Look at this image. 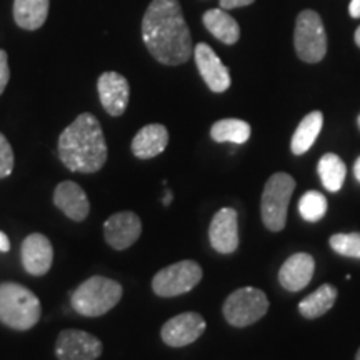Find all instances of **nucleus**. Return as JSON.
Listing matches in <instances>:
<instances>
[{
    "mask_svg": "<svg viewBox=\"0 0 360 360\" xmlns=\"http://www.w3.org/2000/svg\"><path fill=\"white\" fill-rule=\"evenodd\" d=\"M142 39L164 65H180L193 53L192 35L179 0H152L143 13Z\"/></svg>",
    "mask_w": 360,
    "mask_h": 360,
    "instance_id": "obj_1",
    "label": "nucleus"
},
{
    "mask_svg": "<svg viewBox=\"0 0 360 360\" xmlns=\"http://www.w3.org/2000/svg\"><path fill=\"white\" fill-rule=\"evenodd\" d=\"M58 157L72 172L96 174L107 162V142L96 115L80 114L60 134Z\"/></svg>",
    "mask_w": 360,
    "mask_h": 360,
    "instance_id": "obj_2",
    "label": "nucleus"
},
{
    "mask_svg": "<svg viewBox=\"0 0 360 360\" xmlns=\"http://www.w3.org/2000/svg\"><path fill=\"white\" fill-rule=\"evenodd\" d=\"M39 297L15 282L0 283V322L13 330H29L40 319Z\"/></svg>",
    "mask_w": 360,
    "mask_h": 360,
    "instance_id": "obj_3",
    "label": "nucleus"
},
{
    "mask_svg": "<svg viewBox=\"0 0 360 360\" xmlns=\"http://www.w3.org/2000/svg\"><path fill=\"white\" fill-rule=\"evenodd\" d=\"M122 299V285L112 278L96 276L80 283L70 297L72 309L84 317H101Z\"/></svg>",
    "mask_w": 360,
    "mask_h": 360,
    "instance_id": "obj_4",
    "label": "nucleus"
},
{
    "mask_svg": "<svg viewBox=\"0 0 360 360\" xmlns=\"http://www.w3.org/2000/svg\"><path fill=\"white\" fill-rule=\"evenodd\" d=\"M295 180L285 172H277L267 180L262 193L260 214L269 231L281 232L287 224V209L294 193Z\"/></svg>",
    "mask_w": 360,
    "mask_h": 360,
    "instance_id": "obj_5",
    "label": "nucleus"
},
{
    "mask_svg": "<svg viewBox=\"0 0 360 360\" xmlns=\"http://www.w3.org/2000/svg\"><path fill=\"white\" fill-rule=\"evenodd\" d=\"M295 52L300 60L317 64L327 53V34L317 12L304 11L299 13L294 32Z\"/></svg>",
    "mask_w": 360,
    "mask_h": 360,
    "instance_id": "obj_6",
    "label": "nucleus"
},
{
    "mask_svg": "<svg viewBox=\"0 0 360 360\" xmlns=\"http://www.w3.org/2000/svg\"><path fill=\"white\" fill-rule=\"evenodd\" d=\"M269 310L267 295L255 287H242L224 302V317L233 327H247L260 321Z\"/></svg>",
    "mask_w": 360,
    "mask_h": 360,
    "instance_id": "obj_7",
    "label": "nucleus"
},
{
    "mask_svg": "<svg viewBox=\"0 0 360 360\" xmlns=\"http://www.w3.org/2000/svg\"><path fill=\"white\" fill-rule=\"evenodd\" d=\"M202 281V267L193 260H182L159 270L152 289L159 297H177L191 292Z\"/></svg>",
    "mask_w": 360,
    "mask_h": 360,
    "instance_id": "obj_8",
    "label": "nucleus"
},
{
    "mask_svg": "<svg viewBox=\"0 0 360 360\" xmlns=\"http://www.w3.org/2000/svg\"><path fill=\"white\" fill-rule=\"evenodd\" d=\"M103 345L96 335L75 328L58 334L56 355L58 360H96L102 355Z\"/></svg>",
    "mask_w": 360,
    "mask_h": 360,
    "instance_id": "obj_9",
    "label": "nucleus"
},
{
    "mask_svg": "<svg viewBox=\"0 0 360 360\" xmlns=\"http://www.w3.org/2000/svg\"><path fill=\"white\" fill-rule=\"evenodd\" d=\"M205 327L207 323L200 314L186 312L165 322L160 337L170 347H186L204 334Z\"/></svg>",
    "mask_w": 360,
    "mask_h": 360,
    "instance_id": "obj_10",
    "label": "nucleus"
},
{
    "mask_svg": "<svg viewBox=\"0 0 360 360\" xmlns=\"http://www.w3.org/2000/svg\"><path fill=\"white\" fill-rule=\"evenodd\" d=\"M193 57H195L197 69H199L202 79L212 92L222 94L231 87V74L229 69L222 64V60L214 52V49L207 44H197L193 47Z\"/></svg>",
    "mask_w": 360,
    "mask_h": 360,
    "instance_id": "obj_11",
    "label": "nucleus"
},
{
    "mask_svg": "<svg viewBox=\"0 0 360 360\" xmlns=\"http://www.w3.org/2000/svg\"><path fill=\"white\" fill-rule=\"evenodd\" d=\"M142 232V222L137 214L119 212L110 215L103 224V237L115 250H125L137 242Z\"/></svg>",
    "mask_w": 360,
    "mask_h": 360,
    "instance_id": "obj_12",
    "label": "nucleus"
},
{
    "mask_svg": "<svg viewBox=\"0 0 360 360\" xmlns=\"http://www.w3.org/2000/svg\"><path fill=\"white\" fill-rule=\"evenodd\" d=\"M97 90L102 107L112 117L124 114L130 98V87L124 75H120L119 72H103L98 77Z\"/></svg>",
    "mask_w": 360,
    "mask_h": 360,
    "instance_id": "obj_13",
    "label": "nucleus"
},
{
    "mask_svg": "<svg viewBox=\"0 0 360 360\" xmlns=\"http://www.w3.org/2000/svg\"><path fill=\"white\" fill-rule=\"evenodd\" d=\"M210 245L219 254H233L238 247V215L231 207L220 209L209 227Z\"/></svg>",
    "mask_w": 360,
    "mask_h": 360,
    "instance_id": "obj_14",
    "label": "nucleus"
},
{
    "mask_svg": "<svg viewBox=\"0 0 360 360\" xmlns=\"http://www.w3.org/2000/svg\"><path fill=\"white\" fill-rule=\"evenodd\" d=\"M22 265L30 276H45L52 267L53 247L42 233H30L22 244Z\"/></svg>",
    "mask_w": 360,
    "mask_h": 360,
    "instance_id": "obj_15",
    "label": "nucleus"
},
{
    "mask_svg": "<svg viewBox=\"0 0 360 360\" xmlns=\"http://www.w3.org/2000/svg\"><path fill=\"white\" fill-rule=\"evenodd\" d=\"M314 270L315 260L312 255L299 252V254L290 255L283 262L281 272H278V281H281V285L285 290L299 292L305 289L312 281Z\"/></svg>",
    "mask_w": 360,
    "mask_h": 360,
    "instance_id": "obj_16",
    "label": "nucleus"
},
{
    "mask_svg": "<svg viewBox=\"0 0 360 360\" xmlns=\"http://www.w3.org/2000/svg\"><path fill=\"white\" fill-rule=\"evenodd\" d=\"M53 204L57 205V209H60L67 217L75 220V222H82L89 217L90 212V202L85 195L84 188L79 184L65 182L58 184L53 192Z\"/></svg>",
    "mask_w": 360,
    "mask_h": 360,
    "instance_id": "obj_17",
    "label": "nucleus"
},
{
    "mask_svg": "<svg viewBox=\"0 0 360 360\" xmlns=\"http://www.w3.org/2000/svg\"><path fill=\"white\" fill-rule=\"evenodd\" d=\"M169 143V130L162 124H150L141 129L132 141V154L137 159H154L165 150Z\"/></svg>",
    "mask_w": 360,
    "mask_h": 360,
    "instance_id": "obj_18",
    "label": "nucleus"
},
{
    "mask_svg": "<svg viewBox=\"0 0 360 360\" xmlns=\"http://www.w3.org/2000/svg\"><path fill=\"white\" fill-rule=\"evenodd\" d=\"M205 29L222 44L233 45L240 37V27L224 8H210L202 17Z\"/></svg>",
    "mask_w": 360,
    "mask_h": 360,
    "instance_id": "obj_19",
    "label": "nucleus"
},
{
    "mask_svg": "<svg viewBox=\"0 0 360 360\" xmlns=\"http://www.w3.org/2000/svg\"><path fill=\"white\" fill-rule=\"evenodd\" d=\"M49 15V0H15L13 19L25 30H37L45 24Z\"/></svg>",
    "mask_w": 360,
    "mask_h": 360,
    "instance_id": "obj_20",
    "label": "nucleus"
},
{
    "mask_svg": "<svg viewBox=\"0 0 360 360\" xmlns=\"http://www.w3.org/2000/svg\"><path fill=\"white\" fill-rule=\"evenodd\" d=\"M323 125V115L322 112L314 110L309 115H305L299 127L295 129L294 137H292L290 148L295 155H302L305 152L310 150L317 141L319 134H321Z\"/></svg>",
    "mask_w": 360,
    "mask_h": 360,
    "instance_id": "obj_21",
    "label": "nucleus"
},
{
    "mask_svg": "<svg viewBox=\"0 0 360 360\" xmlns=\"http://www.w3.org/2000/svg\"><path fill=\"white\" fill-rule=\"evenodd\" d=\"M337 300V289L330 283H323L317 290L305 297L302 302L299 304V312L305 319H317L327 314L328 310L334 307Z\"/></svg>",
    "mask_w": 360,
    "mask_h": 360,
    "instance_id": "obj_22",
    "label": "nucleus"
},
{
    "mask_svg": "<svg viewBox=\"0 0 360 360\" xmlns=\"http://www.w3.org/2000/svg\"><path fill=\"white\" fill-rule=\"evenodd\" d=\"M252 129L245 120L240 119H222L215 122L210 129V137L215 142H231V143H245L250 139Z\"/></svg>",
    "mask_w": 360,
    "mask_h": 360,
    "instance_id": "obj_23",
    "label": "nucleus"
},
{
    "mask_svg": "<svg viewBox=\"0 0 360 360\" xmlns=\"http://www.w3.org/2000/svg\"><path fill=\"white\" fill-rule=\"evenodd\" d=\"M319 175L323 187L330 192H339L345 182V175H347V169H345L344 160L335 154H326L319 160Z\"/></svg>",
    "mask_w": 360,
    "mask_h": 360,
    "instance_id": "obj_24",
    "label": "nucleus"
},
{
    "mask_svg": "<svg viewBox=\"0 0 360 360\" xmlns=\"http://www.w3.org/2000/svg\"><path fill=\"white\" fill-rule=\"evenodd\" d=\"M299 212L307 222H319L327 212L326 195L317 191L305 192L299 200Z\"/></svg>",
    "mask_w": 360,
    "mask_h": 360,
    "instance_id": "obj_25",
    "label": "nucleus"
},
{
    "mask_svg": "<svg viewBox=\"0 0 360 360\" xmlns=\"http://www.w3.org/2000/svg\"><path fill=\"white\" fill-rule=\"evenodd\" d=\"M330 247L342 257L360 259V233H335L330 237Z\"/></svg>",
    "mask_w": 360,
    "mask_h": 360,
    "instance_id": "obj_26",
    "label": "nucleus"
},
{
    "mask_svg": "<svg viewBox=\"0 0 360 360\" xmlns=\"http://www.w3.org/2000/svg\"><path fill=\"white\" fill-rule=\"evenodd\" d=\"M13 170V150L6 135L0 132V179H6Z\"/></svg>",
    "mask_w": 360,
    "mask_h": 360,
    "instance_id": "obj_27",
    "label": "nucleus"
},
{
    "mask_svg": "<svg viewBox=\"0 0 360 360\" xmlns=\"http://www.w3.org/2000/svg\"><path fill=\"white\" fill-rule=\"evenodd\" d=\"M8 79H11V69H8V57L7 52L0 49V96L6 90Z\"/></svg>",
    "mask_w": 360,
    "mask_h": 360,
    "instance_id": "obj_28",
    "label": "nucleus"
},
{
    "mask_svg": "<svg viewBox=\"0 0 360 360\" xmlns=\"http://www.w3.org/2000/svg\"><path fill=\"white\" fill-rule=\"evenodd\" d=\"M255 0H219L220 4V8H224V11H232V8H238V7H245V6H250V4H254Z\"/></svg>",
    "mask_w": 360,
    "mask_h": 360,
    "instance_id": "obj_29",
    "label": "nucleus"
},
{
    "mask_svg": "<svg viewBox=\"0 0 360 360\" xmlns=\"http://www.w3.org/2000/svg\"><path fill=\"white\" fill-rule=\"evenodd\" d=\"M349 12L354 19H360V0H350Z\"/></svg>",
    "mask_w": 360,
    "mask_h": 360,
    "instance_id": "obj_30",
    "label": "nucleus"
},
{
    "mask_svg": "<svg viewBox=\"0 0 360 360\" xmlns=\"http://www.w3.org/2000/svg\"><path fill=\"white\" fill-rule=\"evenodd\" d=\"M11 250V242H8V237L0 231V252H8Z\"/></svg>",
    "mask_w": 360,
    "mask_h": 360,
    "instance_id": "obj_31",
    "label": "nucleus"
},
{
    "mask_svg": "<svg viewBox=\"0 0 360 360\" xmlns=\"http://www.w3.org/2000/svg\"><path fill=\"white\" fill-rule=\"evenodd\" d=\"M354 175H355V179L359 180L360 182V157L357 160H355V165H354Z\"/></svg>",
    "mask_w": 360,
    "mask_h": 360,
    "instance_id": "obj_32",
    "label": "nucleus"
},
{
    "mask_svg": "<svg viewBox=\"0 0 360 360\" xmlns=\"http://www.w3.org/2000/svg\"><path fill=\"white\" fill-rule=\"evenodd\" d=\"M172 199H174V193L167 191V193H165V197H164V205H169L170 200H172Z\"/></svg>",
    "mask_w": 360,
    "mask_h": 360,
    "instance_id": "obj_33",
    "label": "nucleus"
},
{
    "mask_svg": "<svg viewBox=\"0 0 360 360\" xmlns=\"http://www.w3.org/2000/svg\"><path fill=\"white\" fill-rule=\"evenodd\" d=\"M355 44H357L360 47V27L357 30H355Z\"/></svg>",
    "mask_w": 360,
    "mask_h": 360,
    "instance_id": "obj_34",
    "label": "nucleus"
},
{
    "mask_svg": "<svg viewBox=\"0 0 360 360\" xmlns=\"http://www.w3.org/2000/svg\"><path fill=\"white\" fill-rule=\"evenodd\" d=\"M355 360H360V349H359V352H357V357H355Z\"/></svg>",
    "mask_w": 360,
    "mask_h": 360,
    "instance_id": "obj_35",
    "label": "nucleus"
},
{
    "mask_svg": "<svg viewBox=\"0 0 360 360\" xmlns=\"http://www.w3.org/2000/svg\"><path fill=\"white\" fill-rule=\"evenodd\" d=\"M357 124H359V129H360V115H359V119H357Z\"/></svg>",
    "mask_w": 360,
    "mask_h": 360,
    "instance_id": "obj_36",
    "label": "nucleus"
}]
</instances>
